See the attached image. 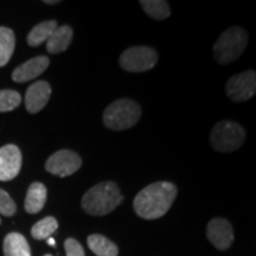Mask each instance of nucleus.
Listing matches in <instances>:
<instances>
[{"instance_id":"obj_11","label":"nucleus","mask_w":256,"mask_h":256,"mask_svg":"<svg viewBox=\"0 0 256 256\" xmlns=\"http://www.w3.org/2000/svg\"><path fill=\"white\" fill-rule=\"evenodd\" d=\"M51 87L46 81H37L28 88L25 94V107L28 113L36 114L48 104L50 100Z\"/></svg>"},{"instance_id":"obj_22","label":"nucleus","mask_w":256,"mask_h":256,"mask_svg":"<svg viewBox=\"0 0 256 256\" xmlns=\"http://www.w3.org/2000/svg\"><path fill=\"white\" fill-rule=\"evenodd\" d=\"M17 211V206L11 196L2 188H0V214L6 217L14 216Z\"/></svg>"},{"instance_id":"obj_4","label":"nucleus","mask_w":256,"mask_h":256,"mask_svg":"<svg viewBox=\"0 0 256 256\" xmlns=\"http://www.w3.org/2000/svg\"><path fill=\"white\" fill-rule=\"evenodd\" d=\"M247 43L248 34L242 28H229L216 40L212 49L214 57L222 66L232 63L242 56Z\"/></svg>"},{"instance_id":"obj_7","label":"nucleus","mask_w":256,"mask_h":256,"mask_svg":"<svg viewBox=\"0 0 256 256\" xmlns=\"http://www.w3.org/2000/svg\"><path fill=\"white\" fill-rule=\"evenodd\" d=\"M226 96L234 102L250 100L256 92V72L247 70L229 78L226 86Z\"/></svg>"},{"instance_id":"obj_1","label":"nucleus","mask_w":256,"mask_h":256,"mask_svg":"<svg viewBox=\"0 0 256 256\" xmlns=\"http://www.w3.org/2000/svg\"><path fill=\"white\" fill-rule=\"evenodd\" d=\"M177 194V186L170 182H156L147 185L134 198V211L142 218H160L172 206Z\"/></svg>"},{"instance_id":"obj_14","label":"nucleus","mask_w":256,"mask_h":256,"mask_svg":"<svg viewBox=\"0 0 256 256\" xmlns=\"http://www.w3.org/2000/svg\"><path fill=\"white\" fill-rule=\"evenodd\" d=\"M74 32L72 26L62 25L54 31L49 40H46V50L50 54H60L68 49L72 42Z\"/></svg>"},{"instance_id":"obj_17","label":"nucleus","mask_w":256,"mask_h":256,"mask_svg":"<svg viewBox=\"0 0 256 256\" xmlns=\"http://www.w3.org/2000/svg\"><path fill=\"white\" fill-rule=\"evenodd\" d=\"M58 28L56 20H46L38 24L28 34V44L30 46H40L49 40L54 31Z\"/></svg>"},{"instance_id":"obj_5","label":"nucleus","mask_w":256,"mask_h":256,"mask_svg":"<svg viewBox=\"0 0 256 256\" xmlns=\"http://www.w3.org/2000/svg\"><path fill=\"white\" fill-rule=\"evenodd\" d=\"M246 130L235 121H220L210 133V144L212 148L220 153H230L238 150L244 142Z\"/></svg>"},{"instance_id":"obj_2","label":"nucleus","mask_w":256,"mask_h":256,"mask_svg":"<svg viewBox=\"0 0 256 256\" xmlns=\"http://www.w3.org/2000/svg\"><path fill=\"white\" fill-rule=\"evenodd\" d=\"M124 196L114 182H102L86 192L81 206L86 214L92 216H104L122 203Z\"/></svg>"},{"instance_id":"obj_15","label":"nucleus","mask_w":256,"mask_h":256,"mask_svg":"<svg viewBox=\"0 0 256 256\" xmlns=\"http://www.w3.org/2000/svg\"><path fill=\"white\" fill-rule=\"evenodd\" d=\"M4 256H31L30 246L22 234L10 232L4 240Z\"/></svg>"},{"instance_id":"obj_18","label":"nucleus","mask_w":256,"mask_h":256,"mask_svg":"<svg viewBox=\"0 0 256 256\" xmlns=\"http://www.w3.org/2000/svg\"><path fill=\"white\" fill-rule=\"evenodd\" d=\"M16 48L14 32L11 28L0 26V68L10 62Z\"/></svg>"},{"instance_id":"obj_20","label":"nucleus","mask_w":256,"mask_h":256,"mask_svg":"<svg viewBox=\"0 0 256 256\" xmlns=\"http://www.w3.org/2000/svg\"><path fill=\"white\" fill-rule=\"evenodd\" d=\"M58 228V222L55 217L48 216L46 218L38 220V222L32 226L31 235L34 240H46L49 238L54 232Z\"/></svg>"},{"instance_id":"obj_12","label":"nucleus","mask_w":256,"mask_h":256,"mask_svg":"<svg viewBox=\"0 0 256 256\" xmlns=\"http://www.w3.org/2000/svg\"><path fill=\"white\" fill-rule=\"evenodd\" d=\"M50 64L49 57L37 56L26 60V62L17 66L12 72V80L14 82L24 83L38 78L48 69Z\"/></svg>"},{"instance_id":"obj_13","label":"nucleus","mask_w":256,"mask_h":256,"mask_svg":"<svg viewBox=\"0 0 256 256\" xmlns=\"http://www.w3.org/2000/svg\"><path fill=\"white\" fill-rule=\"evenodd\" d=\"M46 185L38 182L32 183L28 188L26 197H25V210L28 214H38L40 211L43 210L44 206H46Z\"/></svg>"},{"instance_id":"obj_21","label":"nucleus","mask_w":256,"mask_h":256,"mask_svg":"<svg viewBox=\"0 0 256 256\" xmlns=\"http://www.w3.org/2000/svg\"><path fill=\"white\" fill-rule=\"evenodd\" d=\"M22 104V95L11 89L0 90V113L11 112Z\"/></svg>"},{"instance_id":"obj_16","label":"nucleus","mask_w":256,"mask_h":256,"mask_svg":"<svg viewBox=\"0 0 256 256\" xmlns=\"http://www.w3.org/2000/svg\"><path fill=\"white\" fill-rule=\"evenodd\" d=\"M88 247L96 256H118L119 249L114 242L100 234H92L87 238Z\"/></svg>"},{"instance_id":"obj_26","label":"nucleus","mask_w":256,"mask_h":256,"mask_svg":"<svg viewBox=\"0 0 256 256\" xmlns=\"http://www.w3.org/2000/svg\"><path fill=\"white\" fill-rule=\"evenodd\" d=\"M44 256H52V255H50V254H46V255H44Z\"/></svg>"},{"instance_id":"obj_25","label":"nucleus","mask_w":256,"mask_h":256,"mask_svg":"<svg viewBox=\"0 0 256 256\" xmlns=\"http://www.w3.org/2000/svg\"><path fill=\"white\" fill-rule=\"evenodd\" d=\"M48 243H49V246H52V247H55V244H56V243H55V240H54V238H48Z\"/></svg>"},{"instance_id":"obj_19","label":"nucleus","mask_w":256,"mask_h":256,"mask_svg":"<svg viewBox=\"0 0 256 256\" xmlns=\"http://www.w3.org/2000/svg\"><path fill=\"white\" fill-rule=\"evenodd\" d=\"M145 14L156 20H164L171 14L168 2L164 0H142L139 2Z\"/></svg>"},{"instance_id":"obj_6","label":"nucleus","mask_w":256,"mask_h":256,"mask_svg":"<svg viewBox=\"0 0 256 256\" xmlns=\"http://www.w3.org/2000/svg\"><path fill=\"white\" fill-rule=\"evenodd\" d=\"M158 62V54L151 46H132L124 50L119 64L128 72H144L152 69Z\"/></svg>"},{"instance_id":"obj_10","label":"nucleus","mask_w":256,"mask_h":256,"mask_svg":"<svg viewBox=\"0 0 256 256\" xmlns=\"http://www.w3.org/2000/svg\"><path fill=\"white\" fill-rule=\"evenodd\" d=\"M206 236L214 247H216L218 250H226L234 241L232 224L226 218L211 220L206 226Z\"/></svg>"},{"instance_id":"obj_3","label":"nucleus","mask_w":256,"mask_h":256,"mask_svg":"<svg viewBox=\"0 0 256 256\" xmlns=\"http://www.w3.org/2000/svg\"><path fill=\"white\" fill-rule=\"evenodd\" d=\"M104 124L112 130H124L132 128L142 118V107L130 98H119L106 108Z\"/></svg>"},{"instance_id":"obj_9","label":"nucleus","mask_w":256,"mask_h":256,"mask_svg":"<svg viewBox=\"0 0 256 256\" xmlns=\"http://www.w3.org/2000/svg\"><path fill=\"white\" fill-rule=\"evenodd\" d=\"M22 152L16 145L0 147V180L8 182L19 174L22 168Z\"/></svg>"},{"instance_id":"obj_8","label":"nucleus","mask_w":256,"mask_h":256,"mask_svg":"<svg viewBox=\"0 0 256 256\" xmlns=\"http://www.w3.org/2000/svg\"><path fill=\"white\" fill-rule=\"evenodd\" d=\"M82 159L78 153L70 150H60L49 156L46 170L49 174L58 177H68L81 168Z\"/></svg>"},{"instance_id":"obj_23","label":"nucleus","mask_w":256,"mask_h":256,"mask_svg":"<svg viewBox=\"0 0 256 256\" xmlns=\"http://www.w3.org/2000/svg\"><path fill=\"white\" fill-rule=\"evenodd\" d=\"M64 249L66 256H86L82 244L75 238H66L64 242Z\"/></svg>"},{"instance_id":"obj_24","label":"nucleus","mask_w":256,"mask_h":256,"mask_svg":"<svg viewBox=\"0 0 256 256\" xmlns=\"http://www.w3.org/2000/svg\"><path fill=\"white\" fill-rule=\"evenodd\" d=\"M46 4H49V5H55V4H60V0H46Z\"/></svg>"}]
</instances>
